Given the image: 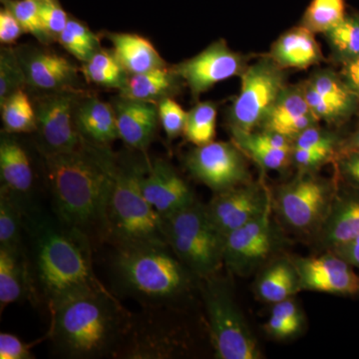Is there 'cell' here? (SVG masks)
<instances>
[{
    "mask_svg": "<svg viewBox=\"0 0 359 359\" xmlns=\"http://www.w3.org/2000/svg\"><path fill=\"white\" fill-rule=\"evenodd\" d=\"M6 7L20 21L25 32L30 33L40 43L53 42L40 20L39 0H6Z\"/></svg>",
    "mask_w": 359,
    "mask_h": 359,
    "instance_id": "38",
    "label": "cell"
},
{
    "mask_svg": "<svg viewBox=\"0 0 359 359\" xmlns=\"http://www.w3.org/2000/svg\"><path fill=\"white\" fill-rule=\"evenodd\" d=\"M273 205L268 188L261 182L252 181L216 193L209 204L205 205V210L215 228L224 237L259 218Z\"/></svg>",
    "mask_w": 359,
    "mask_h": 359,
    "instance_id": "13",
    "label": "cell"
},
{
    "mask_svg": "<svg viewBox=\"0 0 359 359\" xmlns=\"http://www.w3.org/2000/svg\"><path fill=\"white\" fill-rule=\"evenodd\" d=\"M353 151H359V127L353 134L349 136L346 140L341 142L339 153L353 152Z\"/></svg>",
    "mask_w": 359,
    "mask_h": 359,
    "instance_id": "49",
    "label": "cell"
},
{
    "mask_svg": "<svg viewBox=\"0 0 359 359\" xmlns=\"http://www.w3.org/2000/svg\"><path fill=\"white\" fill-rule=\"evenodd\" d=\"M167 244L199 280L217 275L224 266V237L212 224L205 205L193 204L161 217Z\"/></svg>",
    "mask_w": 359,
    "mask_h": 359,
    "instance_id": "6",
    "label": "cell"
},
{
    "mask_svg": "<svg viewBox=\"0 0 359 359\" xmlns=\"http://www.w3.org/2000/svg\"><path fill=\"white\" fill-rule=\"evenodd\" d=\"M208 330L215 355L219 359H259L263 353L229 283L214 275L200 280Z\"/></svg>",
    "mask_w": 359,
    "mask_h": 359,
    "instance_id": "7",
    "label": "cell"
},
{
    "mask_svg": "<svg viewBox=\"0 0 359 359\" xmlns=\"http://www.w3.org/2000/svg\"><path fill=\"white\" fill-rule=\"evenodd\" d=\"M337 183L316 176L301 174L278 189L275 204L278 216L290 230L301 235H316L334 203Z\"/></svg>",
    "mask_w": 359,
    "mask_h": 359,
    "instance_id": "8",
    "label": "cell"
},
{
    "mask_svg": "<svg viewBox=\"0 0 359 359\" xmlns=\"http://www.w3.org/2000/svg\"><path fill=\"white\" fill-rule=\"evenodd\" d=\"M255 290L262 301L273 304L301 292L299 275L292 259H280L269 264L257 278Z\"/></svg>",
    "mask_w": 359,
    "mask_h": 359,
    "instance_id": "28",
    "label": "cell"
},
{
    "mask_svg": "<svg viewBox=\"0 0 359 359\" xmlns=\"http://www.w3.org/2000/svg\"><path fill=\"white\" fill-rule=\"evenodd\" d=\"M25 233L29 238L27 257L34 299L49 311L71 299L104 289L92 264V243L39 208L25 212Z\"/></svg>",
    "mask_w": 359,
    "mask_h": 359,
    "instance_id": "2",
    "label": "cell"
},
{
    "mask_svg": "<svg viewBox=\"0 0 359 359\" xmlns=\"http://www.w3.org/2000/svg\"><path fill=\"white\" fill-rule=\"evenodd\" d=\"M332 250L354 269H359V235Z\"/></svg>",
    "mask_w": 359,
    "mask_h": 359,
    "instance_id": "47",
    "label": "cell"
},
{
    "mask_svg": "<svg viewBox=\"0 0 359 359\" xmlns=\"http://www.w3.org/2000/svg\"><path fill=\"white\" fill-rule=\"evenodd\" d=\"M39 4L42 25L53 41H58L59 35L69 20L67 13L56 0H39Z\"/></svg>",
    "mask_w": 359,
    "mask_h": 359,
    "instance_id": "41",
    "label": "cell"
},
{
    "mask_svg": "<svg viewBox=\"0 0 359 359\" xmlns=\"http://www.w3.org/2000/svg\"><path fill=\"white\" fill-rule=\"evenodd\" d=\"M337 153L327 149H292V163L301 172H313L325 163L334 161Z\"/></svg>",
    "mask_w": 359,
    "mask_h": 359,
    "instance_id": "42",
    "label": "cell"
},
{
    "mask_svg": "<svg viewBox=\"0 0 359 359\" xmlns=\"http://www.w3.org/2000/svg\"><path fill=\"white\" fill-rule=\"evenodd\" d=\"M141 188L145 199L161 217L173 214L197 201L189 184L163 159L148 161Z\"/></svg>",
    "mask_w": 359,
    "mask_h": 359,
    "instance_id": "17",
    "label": "cell"
},
{
    "mask_svg": "<svg viewBox=\"0 0 359 359\" xmlns=\"http://www.w3.org/2000/svg\"><path fill=\"white\" fill-rule=\"evenodd\" d=\"M16 49L25 71L26 85L44 92L78 90V70L69 60L55 52L36 46H20Z\"/></svg>",
    "mask_w": 359,
    "mask_h": 359,
    "instance_id": "16",
    "label": "cell"
},
{
    "mask_svg": "<svg viewBox=\"0 0 359 359\" xmlns=\"http://www.w3.org/2000/svg\"><path fill=\"white\" fill-rule=\"evenodd\" d=\"M231 135L233 143L264 170L282 171L292 162L294 142L283 135L266 130Z\"/></svg>",
    "mask_w": 359,
    "mask_h": 359,
    "instance_id": "23",
    "label": "cell"
},
{
    "mask_svg": "<svg viewBox=\"0 0 359 359\" xmlns=\"http://www.w3.org/2000/svg\"><path fill=\"white\" fill-rule=\"evenodd\" d=\"M110 271L116 290L142 308H169L200 282L168 245L114 249Z\"/></svg>",
    "mask_w": 359,
    "mask_h": 359,
    "instance_id": "4",
    "label": "cell"
},
{
    "mask_svg": "<svg viewBox=\"0 0 359 359\" xmlns=\"http://www.w3.org/2000/svg\"><path fill=\"white\" fill-rule=\"evenodd\" d=\"M34 299L32 276L25 250L0 248V308Z\"/></svg>",
    "mask_w": 359,
    "mask_h": 359,
    "instance_id": "24",
    "label": "cell"
},
{
    "mask_svg": "<svg viewBox=\"0 0 359 359\" xmlns=\"http://www.w3.org/2000/svg\"><path fill=\"white\" fill-rule=\"evenodd\" d=\"M341 142L337 135L325 131L318 126V124L309 127L302 131L294 140V148L297 149H327L339 154Z\"/></svg>",
    "mask_w": 359,
    "mask_h": 359,
    "instance_id": "40",
    "label": "cell"
},
{
    "mask_svg": "<svg viewBox=\"0 0 359 359\" xmlns=\"http://www.w3.org/2000/svg\"><path fill=\"white\" fill-rule=\"evenodd\" d=\"M269 56L285 69H306L323 58L313 32L304 25L283 33L271 47Z\"/></svg>",
    "mask_w": 359,
    "mask_h": 359,
    "instance_id": "25",
    "label": "cell"
},
{
    "mask_svg": "<svg viewBox=\"0 0 359 359\" xmlns=\"http://www.w3.org/2000/svg\"><path fill=\"white\" fill-rule=\"evenodd\" d=\"M26 85L25 71L15 48L4 47L0 51V104Z\"/></svg>",
    "mask_w": 359,
    "mask_h": 359,
    "instance_id": "37",
    "label": "cell"
},
{
    "mask_svg": "<svg viewBox=\"0 0 359 359\" xmlns=\"http://www.w3.org/2000/svg\"><path fill=\"white\" fill-rule=\"evenodd\" d=\"M147 167L148 160L140 155H116L105 241L114 249L168 245L162 218L142 192Z\"/></svg>",
    "mask_w": 359,
    "mask_h": 359,
    "instance_id": "5",
    "label": "cell"
},
{
    "mask_svg": "<svg viewBox=\"0 0 359 359\" xmlns=\"http://www.w3.org/2000/svg\"><path fill=\"white\" fill-rule=\"evenodd\" d=\"M216 125V104L210 101L198 103L188 112L184 136L193 145H205L215 140Z\"/></svg>",
    "mask_w": 359,
    "mask_h": 359,
    "instance_id": "33",
    "label": "cell"
},
{
    "mask_svg": "<svg viewBox=\"0 0 359 359\" xmlns=\"http://www.w3.org/2000/svg\"><path fill=\"white\" fill-rule=\"evenodd\" d=\"M325 34L344 62L359 57V18H346Z\"/></svg>",
    "mask_w": 359,
    "mask_h": 359,
    "instance_id": "36",
    "label": "cell"
},
{
    "mask_svg": "<svg viewBox=\"0 0 359 359\" xmlns=\"http://www.w3.org/2000/svg\"><path fill=\"white\" fill-rule=\"evenodd\" d=\"M318 257H292L302 290L337 295L359 294V276L332 250Z\"/></svg>",
    "mask_w": 359,
    "mask_h": 359,
    "instance_id": "15",
    "label": "cell"
},
{
    "mask_svg": "<svg viewBox=\"0 0 359 359\" xmlns=\"http://www.w3.org/2000/svg\"><path fill=\"white\" fill-rule=\"evenodd\" d=\"M58 42L82 63L88 61L101 48L96 34L83 23L72 18L68 20L65 30L59 35Z\"/></svg>",
    "mask_w": 359,
    "mask_h": 359,
    "instance_id": "34",
    "label": "cell"
},
{
    "mask_svg": "<svg viewBox=\"0 0 359 359\" xmlns=\"http://www.w3.org/2000/svg\"><path fill=\"white\" fill-rule=\"evenodd\" d=\"M159 121L169 140H174L184 134L188 113L172 97L163 99L158 103Z\"/></svg>",
    "mask_w": 359,
    "mask_h": 359,
    "instance_id": "39",
    "label": "cell"
},
{
    "mask_svg": "<svg viewBox=\"0 0 359 359\" xmlns=\"http://www.w3.org/2000/svg\"><path fill=\"white\" fill-rule=\"evenodd\" d=\"M74 116L82 140L92 145L110 147L116 139H119L113 106L98 97L80 94Z\"/></svg>",
    "mask_w": 359,
    "mask_h": 359,
    "instance_id": "22",
    "label": "cell"
},
{
    "mask_svg": "<svg viewBox=\"0 0 359 359\" xmlns=\"http://www.w3.org/2000/svg\"><path fill=\"white\" fill-rule=\"evenodd\" d=\"M113 45V53L131 75L141 74L167 66L150 40L135 33H106Z\"/></svg>",
    "mask_w": 359,
    "mask_h": 359,
    "instance_id": "26",
    "label": "cell"
},
{
    "mask_svg": "<svg viewBox=\"0 0 359 359\" xmlns=\"http://www.w3.org/2000/svg\"><path fill=\"white\" fill-rule=\"evenodd\" d=\"M183 81L174 67L156 68V69L131 75L120 96L133 100L157 104L163 99L172 97Z\"/></svg>",
    "mask_w": 359,
    "mask_h": 359,
    "instance_id": "27",
    "label": "cell"
},
{
    "mask_svg": "<svg viewBox=\"0 0 359 359\" xmlns=\"http://www.w3.org/2000/svg\"><path fill=\"white\" fill-rule=\"evenodd\" d=\"M11 135L6 132L0 139V191L18 200L26 212L35 205L30 200L34 175L29 156Z\"/></svg>",
    "mask_w": 359,
    "mask_h": 359,
    "instance_id": "18",
    "label": "cell"
},
{
    "mask_svg": "<svg viewBox=\"0 0 359 359\" xmlns=\"http://www.w3.org/2000/svg\"><path fill=\"white\" fill-rule=\"evenodd\" d=\"M264 332L275 339L285 340L292 339L301 334L302 327L285 318L282 314L271 309V316L266 325Z\"/></svg>",
    "mask_w": 359,
    "mask_h": 359,
    "instance_id": "44",
    "label": "cell"
},
{
    "mask_svg": "<svg viewBox=\"0 0 359 359\" xmlns=\"http://www.w3.org/2000/svg\"><path fill=\"white\" fill-rule=\"evenodd\" d=\"M25 210L18 200L0 191V248L23 250Z\"/></svg>",
    "mask_w": 359,
    "mask_h": 359,
    "instance_id": "30",
    "label": "cell"
},
{
    "mask_svg": "<svg viewBox=\"0 0 359 359\" xmlns=\"http://www.w3.org/2000/svg\"><path fill=\"white\" fill-rule=\"evenodd\" d=\"M82 72L91 83L104 88L118 89L119 91L124 89L130 77L113 51L102 48L99 49L88 61L83 63Z\"/></svg>",
    "mask_w": 359,
    "mask_h": 359,
    "instance_id": "29",
    "label": "cell"
},
{
    "mask_svg": "<svg viewBox=\"0 0 359 359\" xmlns=\"http://www.w3.org/2000/svg\"><path fill=\"white\" fill-rule=\"evenodd\" d=\"M320 120L309 108L304 86L285 87L262 125V130L276 132L292 141Z\"/></svg>",
    "mask_w": 359,
    "mask_h": 359,
    "instance_id": "21",
    "label": "cell"
},
{
    "mask_svg": "<svg viewBox=\"0 0 359 359\" xmlns=\"http://www.w3.org/2000/svg\"><path fill=\"white\" fill-rule=\"evenodd\" d=\"M30 347L13 334H0V359H33Z\"/></svg>",
    "mask_w": 359,
    "mask_h": 359,
    "instance_id": "45",
    "label": "cell"
},
{
    "mask_svg": "<svg viewBox=\"0 0 359 359\" xmlns=\"http://www.w3.org/2000/svg\"><path fill=\"white\" fill-rule=\"evenodd\" d=\"M79 90L44 92L32 101L36 115L40 153L74 150L82 138L75 124V107Z\"/></svg>",
    "mask_w": 359,
    "mask_h": 359,
    "instance_id": "11",
    "label": "cell"
},
{
    "mask_svg": "<svg viewBox=\"0 0 359 359\" xmlns=\"http://www.w3.org/2000/svg\"><path fill=\"white\" fill-rule=\"evenodd\" d=\"M2 123L6 133L20 134L36 131L34 105L23 89L0 104Z\"/></svg>",
    "mask_w": 359,
    "mask_h": 359,
    "instance_id": "31",
    "label": "cell"
},
{
    "mask_svg": "<svg viewBox=\"0 0 359 359\" xmlns=\"http://www.w3.org/2000/svg\"><path fill=\"white\" fill-rule=\"evenodd\" d=\"M344 73L346 83L359 99V57L346 61Z\"/></svg>",
    "mask_w": 359,
    "mask_h": 359,
    "instance_id": "48",
    "label": "cell"
},
{
    "mask_svg": "<svg viewBox=\"0 0 359 359\" xmlns=\"http://www.w3.org/2000/svg\"><path fill=\"white\" fill-rule=\"evenodd\" d=\"M359 235V189L337 183L334 203L318 231L320 245L327 250Z\"/></svg>",
    "mask_w": 359,
    "mask_h": 359,
    "instance_id": "20",
    "label": "cell"
},
{
    "mask_svg": "<svg viewBox=\"0 0 359 359\" xmlns=\"http://www.w3.org/2000/svg\"><path fill=\"white\" fill-rule=\"evenodd\" d=\"M50 313L54 351L70 359L114 358L132 314L106 287L78 295Z\"/></svg>",
    "mask_w": 359,
    "mask_h": 359,
    "instance_id": "3",
    "label": "cell"
},
{
    "mask_svg": "<svg viewBox=\"0 0 359 359\" xmlns=\"http://www.w3.org/2000/svg\"><path fill=\"white\" fill-rule=\"evenodd\" d=\"M271 215L273 205L259 218L224 236V266L231 273H252L285 244Z\"/></svg>",
    "mask_w": 359,
    "mask_h": 359,
    "instance_id": "10",
    "label": "cell"
},
{
    "mask_svg": "<svg viewBox=\"0 0 359 359\" xmlns=\"http://www.w3.org/2000/svg\"><path fill=\"white\" fill-rule=\"evenodd\" d=\"M344 18V0H313L304 14V25L313 33H327Z\"/></svg>",
    "mask_w": 359,
    "mask_h": 359,
    "instance_id": "35",
    "label": "cell"
},
{
    "mask_svg": "<svg viewBox=\"0 0 359 359\" xmlns=\"http://www.w3.org/2000/svg\"><path fill=\"white\" fill-rule=\"evenodd\" d=\"M41 155L54 216L92 245L105 243L115 153L82 140L74 150Z\"/></svg>",
    "mask_w": 359,
    "mask_h": 359,
    "instance_id": "1",
    "label": "cell"
},
{
    "mask_svg": "<svg viewBox=\"0 0 359 359\" xmlns=\"http://www.w3.org/2000/svg\"><path fill=\"white\" fill-rule=\"evenodd\" d=\"M285 87V68L271 56L247 66L242 74L240 94L230 111L231 133H250L261 128Z\"/></svg>",
    "mask_w": 359,
    "mask_h": 359,
    "instance_id": "9",
    "label": "cell"
},
{
    "mask_svg": "<svg viewBox=\"0 0 359 359\" xmlns=\"http://www.w3.org/2000/svg\"><path fill=\"white\" fill-rule=\"evenodd\" d=\"M334 162L339 182L359 189V151L339 153Z\"/></svg>",
    "mask_w": 359,
    "mask_h": 359,
    "instance_id": "43",
    "label": "cell"
},
{
    "mask_svg": "<svg viewBox=\"0 0 359 359\" xmlns=\"http://www.w3.org/2000/svg\"><path fill=\"white\" fill-rule=\"evenodd\" d=\"M245 153L233 142L196 146L186 157L191 175L215 193L252 182Z\"/></svg>",
    "mask_w": 359,
    "mask_h": 359,
    "instance_id": "12",
    "label": "cell"
},
{
    "mask_svg": "<svg viewBox=\"0 0 359 359\" xmlns=\"http://www.w3.org/2000/svg\"><path fill=\"white\" fill-rule=\"evenodd\" d=\"M306 84L321 98L334 104L347 115L351 114L355 106L356 98H358L346 82H342L337 75L328 71L316 73Z\"/></svg>",
    "mask_w": 359,
    "mask_h": 359,
    "instance_id": "32",
    "label": "cell"
},
{
    "mask_svg": "<svg viewBox=\"0 0 359 359\" xmlns=\"http://www.w3.org/2000/svg\"><path fill=\"white\" fill-rule=\"evenodd\" d=\"M119 139L135 151H145L154 139L159 113L157 104L119 96L113 103Z\"/></svg>",
    "mask_w": 359,
    "mask_h": 359,
    "instance_id": "19",
    "label": "cell"
},
{
    "mask_svg": "<svg viewBox=\"0 0 359 359\" xmlns=\"http://www.w3.org/2000/svg\"><path fill=\"white\" fill-rule=\"evenodd\" d=\"M25 33L20 21L8 8L0 11V42L2 44H13Z\"/></svg>",
    "mask_w": 359,
    "mask_h": 359,
    "instance_id": "46",
    "label": "cell"
},
{
    "mask_svg": "<svg viewBox=\"0 0 359 359\" xmlns=\"http://www.w3.org/2000/svg\"><path fill=\"white\" fill-rule=\"evenodd\" d=\"M245 68L244 57L231 50L224 40L210 44L198 55L174 66L195 97L205 93L219 82L243 74Z\"/></svg>",
    "mask_w": 359,
    "mask_h": 359,
    "instance_id": "14",
    "label": "cell"
}]
</instances>
